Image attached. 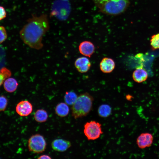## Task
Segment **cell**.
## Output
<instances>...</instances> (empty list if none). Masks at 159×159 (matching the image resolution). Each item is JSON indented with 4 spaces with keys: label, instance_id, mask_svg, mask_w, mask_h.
Masks as SVG:
<instances>
[{
    "label": "cell",
    "instance_id": "6da1fadb",
    "mask_svg": "<svg viewBox=\"0 0 159 159\" xmlns=\"http://www.w3.org/2000/svg\"><path fill=\"white\" fill-rule=\"evenodd\" d=\"M47 16L42 14L39 16L32 15L19 32L23 42L30 47L39 50L43 45V37L49 29Z\"/></svg>",
    "mask_w": 159,
    "mask_h": 159
},
{
    "label": "cell",
    "instance_id": "7a4b0ae2",
    "mask_svg": "<svg viewBox=\"0 0 159 159\" xmlns=\"http://www.w3.org/2000/svg\"><path fill=\"white\" fill-rule=\"evenodd\" d=\"M93 97L88 93L80 95L72 105V116L75 119L87 115L92 109Z\"/></svg>",
    "mask_w": 159,
    "mask_h": 159
},
{
    "label": "cell",
    "instance_id": "3957f363",
    "mask_svg": "<svg viewBox=\"0 0 159 159\" xmlns=\"http://www.w3.org/2000/svg\"><path fill=\"white\" fill-rule=\"evenodd\" d=\"M130 4V0H109L98 8L103 14L116 16L124 12Z\"/></svg>",
    "mask_w": 159,
    "mask_h": 159
},
{
    "label": "cell",
    "instance_id": "277c9868",
    "mask_svg": "<svg viewBox=\"0 0 159 159\" xmlns=\"http://www.w3.org/2000/svg\"><path fill=\"white\" fill-rule=\"evenodd\" d=\"M47 143L44 137L39 134L31 136L28 141V147L29 151L34 153H41L46 148Z\"/></svg>",
    "mask_w": 159,
    "mask_h": 159
},
{
    "label": "cell",
    "instance_id": "5b68a950",
    "mask_svg": "<svg viewBox=\"0 0 159 159\" xmlns=\"http://www.w3.org/2000/svg\"><path fill=\"white\" fill-rule=\"evenodd\" d=\"M84 132L88 140L97 139L103 133L101 124L95 121H91L85 124Z\"/></svg>",
    "mask_w": 159,
    "mask_h": 159
},
{
    "label": "cell",
    "instance_id": "8992f818",
    "mask_svg": "<svg viewBox=\"0 0 159 159\" xmlns=\"http://www.w3.org/2000/svg\"><path fill=\"white\" fill-rule=\"evenodd\" d=\"M16 112L20 116H26L32 112L33 106L29 101L23 100L18 103L16 107Z\"/></svg>",
    "mask_w": 159,
    "mask_h": 159
},
{
    "label": "cell",
    "instance_id": "52a82bcc",
    "mask_svg": "<svg viewBox=\"0 0 159 159\" xmlns=\"http://www.w3.org/2000/svg\"><path fill=\"white\" fill-rule=\"evenodd\" d=\"M153 139V136L151 134L148 132L143 133L138 137L136 143L139 148L144 149L151 145Z\"/></svg>",
    "mask_w": 159,
    "mask_h": 159
},
{
    "label": "cell",
    "instance_id": "ba28073f",
    "mask_svg": "<svg viewBox=\"0 0 159 159\" xmlns=\"http://www.w3.org/2000/svg\"><path fill=\"white\" fill-rule=\"evenodd\" d=\"M71 146V142L62 139H57L53 140L51 143L52 149L56 151L63 152L67 150Z\"/></svg>",
    "mask_w": 159,
    "mask_h": 159
},
{
    "label": "cell",
    "instance_id": "9c48e42d",
    "mask_svg": "<svg viewBox=\"0 0 159 159\" xmlns=\"http://www.w3.org/2000/svg\"><path fill=\"white\" fill-rule=\"evenodd\" d=\"M74 66L77 71L81 73L87 72L91 66V63L89 59L85 57H81L77 59L74 62Z\"/></svg>",
    "mask_w": 159,
    "mask_h": 159
},
{
    "label": "cell",
    "instance_id": "30bf717a",
    "mask_svg": "<svg viewBox=\"0 0 159 159\" xmlns=\"http://www.w3.org/2000/svg\"><path fill=\"white\" fill-rule=\"evenodd\" d=\"M79 50L81 54L90 57L94 52L95 47L91 42L85 41L80 44L79 46Z\"/></svg>",
    "mask_w": 159,
    "mask_h": 159
},
{
    "label": "cell",
    "instance_id": "8fae6325",
    "mask_svg": "<svg viewBox=\"0 0 159 159\" xmlns=\"http://www.w3.org/2000/svg\"><path fill=\"white\" fill-rule=\"evenodd\" d=\"M100 66V69L103 72L110 73L115 69V63L112 59L104 57L101 61Z\"/></svg>",
    "mask_w": 159,
    "mask_h": 159
},
{
    "label": "cell",
    "instance_id": "7c38bea8",
    "mask_svg": "<svg viewBox=\"0 0 159 159\" xmlns=\"http://www.w3.org/2000/svg\"><path fill=\"white\" fill-rule=\"evenodd\" d=\"M132 76L135 82L141 83L147 80L148 74L146 70L142 66H140L138 67L134 71Z\"/></svg>",
    "mask_w": 159,
    "mask_h": 159
},
{
    "label": "cell",
    "instance_id": "4fadbf2b",
    "mask_svg": "<svg viewBox=\"0 0 159 159\" xmlns=\"http://www.w3.org/2000/svg\"><path fill=\"white\" fill-rule=\"evenodd\" d=\"M18 85L17 81L13 78H8L4 82V89L9 92H13L15 91L17 89Z\"/></svg>",
    "mask_w": 159,
    "mask_h": 159
},
{
    "label": "cell",
    "instance_id": "5bb4252c",
    "mask_svg": "<svg viewBox=\"0 0 159 159\" xmlns=\"http://www.w3.org/2000/svg\"><path fill=\"white\" fill-rule=\"evenodd\" d=\"M69 111V107L65 103L61 102L59 103L55 108L56 114L61 117L67 116L68 114Z\"/></svg>",
    "mask_w": 159,
    "mask_h": 159
},
{
    "label": "cell",
    "instance_id": "9a60e30c",
    "mask_svg": "<svg viewBox=\"0 0 159 159\" xmlns=\"http://www.w3.org/2000/svg\"><path fill=\"white\" fill-rule=\"evenodd\" d=\"M34 118L37 122H46L48 117L47 112L43 109L37 110L34 115Z\"/></svg>",
    "mask_w": 159,
    "mask_h": 159
},
{
    "label": "cell",
    "instance_id": "2e32d148",
    "mask_svg": "<svg viewBox=\"0 0 159 159\" xmlns=\"http://www.w3.org/2000/svg\"><path fill=\"white\" fill-rule=\"evenodd\" d=\"M111 107L108 105L102 104L98 107V114L101 117L104 118L107 117L111 115Z\"/></svg>",
    "mask_w": 159,
    "mask_h": 159
},
{
    "label": "cell",
    "instance_id": "e0dca14e",
    "mask_svg": "<svg viewBox=\"0 0 159 159\" xmlns=\"http://www.w3.org/2000/svg\"><path fill=\"white\" fill-rule=\"evenodd\" d=\"M78 97L76 93L73 91L66 92L64 97L65 103L67 105H72L76 101Z\"/></svg>",
    "mask_w": 159,
    "mask_h": 159
},
{
    "label": "cell",
    "instance_id": "ac0fdd59",
    "mask_svg": "<svg viewBox=\"0 0 159 159\" xmlns=\"http://www.w3.org/2000/svg\"><path fill=\"white\" fill-rule=\"evenodd\" d=\"M11 75L10 71L6 68H3L0 70V86L4 83L5 80L9 77Z\"/></svg>",
    "mask_w": 159,
    "mask_h": 159
},
{
    "label": "cell",
    "instance_id": "d6986e66",
    "mask_svg": "<svg viewBox=\"0 0 159 159\" xmlns=\"http://www.w3.org/2000/svg\"><path fill=\"white\" fill-rule=\"evenodd\" d=\"M150 42L153 48L159 49V33L152 36Z\"/></svg>",
    "mask_w": 159,
    "mask_h": 159
},
{
    "label": "cell",
    "instance_id": "ffe728a7",
    "mask_svg": "<svg viewBox=\"0 0 159 159\" xmlns=\"http://www.w3.org/2000/svg\"><path fill=\"white\" fill-rule=\"evenodd\" d=\"M7 37V33L5 28L3 26H0V44L4 42Z\"/></svg>",
    "mask_w": 159,
    "mask_h": 159
},
{
    "label": "cell",
    "instance_id": "44dd1931",
    "mask_svg": "<svg viewBox=\"0 0 159 159\" xmlns=\"http://www.w3.org/2000/svg\"><path fill=\"white\" fill-rule=\"evenodd\" d=\"M7 100L4 96H0V111H4L7 105Z\"/></svg>",
    "mask_w": 159,
    "mask_h": 159
},
{
    "label": "cell",
    "instance_id": "7402d4cb",
    "mask_svg": "<svg viewBox=\"0 0 159 159\" xmlns=\"http://www.w3.org/2000/svg\"><path fill=\"white\" fill-rule=\"evenodd\" d=\"M6 16V13L4 8L0 6V21L5 18Z\"/></svg>",
    "mask_w": 159,
    "mask_h": 159
},
{
    "label": "cell",
    "instance_id": "603a6c76",
    "mask_svg": "<svg viewBox=\"0 0 159 159\" xmlns=\"http://www.w3.org/2000/svg\"><path fill=\"white\" fill-rule=\"evenodd\" d=\"M95 5L98 8L109 0H93Z\"/></svg>",
    "mask_w": 159,
    "mask_h": 159
},
{
    "label": "cell",
    "instance_id": "cb8c5ba5",
    "mask_svg": "<svg viewBox=\"0 0 159 159\" xmlns=\"http://www.w3.org/2000/svg\"><path fill=\"white\" fill-rule=\"evenodd\" d=\"M38 159H52V158L49 155H43L39 156L38 158Z\"/></svg>",
    "mask_w": 159,
    "mask_h": 159
},
{
    "label": "cell",
    "instance_id": "d4e9b609",
    "mask_svg": "<svg viewBox=\"0 0 159 159\" xmlns=\"http://www.w3.org/2000/svg\"><path fill=\"white\" fill-rule=\"evenodd\" d=\"M63 1H67L69 0H62Z\"/></svg>",
    "mask_w": 159,
    "mask_h": 159
}]
</instances>
